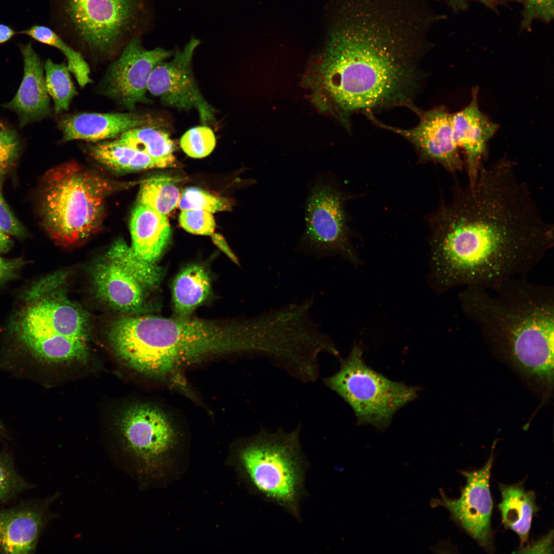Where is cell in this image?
<instances>
[{
    "mask_svg": "<svg viewBox=\"0 0 554 554\" xmlns=\"http://www.w3.org/2000/svg\"><path fill=\"white\" fill-rule=\"evenodd\" d=\"M90 153L101 164L120 172L171 167L176 165L175 161L152 157L115 140L95 145L91 147Z\"/></svg>",
    "mask_w": 554,
    "mask_h": 554,
    "instance_id": "cell-23",
    "label": "cell"
},
{
    "mask_svg": "<svg viewBox=\"0 0 554 554\" xmlns=\"http://www.w3.org/2000/svg\"><path fill=\"white\" fill-rule=\"evenodd\" d=\"M336 12L305 77L313 103L347 128L355 113L405 107L417 114L420 63L442 14L426 0H339Z\"/></svg>",
    "mask_w": 554,
    "mask_h": 554,
    "instance_id": "cell-1",
    "label": "cell"
},
{
    "mask_svg": "<svg viewBox=\"0 0 554 554\" xmlns=\"http://www.w3.org/2000/svg\"><path fill=\"white\" fill-rule=\"evenodd\" d=\"M11 246V240L8 234L0 227V252L8 251Z\"/></svg>",
    "mask_w": 554,
    "mask_h": 554,
    "instance_id": "cell-42",
    "label": "cell"
},
{
    "mask_svg": "<svg viewBox=\"0 0 554 554\" xmlns=\"http://www.w3.org/2000/svg\"><path fill=\"white\" fill-rule=\"evenodd\" d=\"M4 174H0V227L7 234L22 237L25 234V229L12 213L3 196L2 186Z\"/></svg>",
    "mask_w": 554,
    "mask_h": 554,
    "instance_id": "cell-36",
    "label": "cell"
},
{
    "mask_svg": "<svg viewBox=\"0 0 554 554\" xmlns=\"http://www.w3.org/2000/svg\"><path fill=\"white\" fill-rule=\"evenodd\" d=\"M18 32L9 25L0 24V44L9 41Z\"/></svg>",
    "mask_w": 554,
    "mask_h": 554,
    "instance_id": "cell-41",
    "label": "cell"
},
{
    "mask_svg": "<svg viewBox=\"0 0 554 554\" xmlns=\"http://www.w3.org/2000/svg\"><path fill=\"white\" fill-rule=\"evenodd\" d=\"M199 44V39L192 38L171 61L157 63L149 77L147 90L160 97L165 105L196 109L205 125L214 120L215 111L201 94L192 70L193 53Z\"/></svg>",
    "mask_w": 554,
    "mask_h": 554,
    "instance_id": "cell-12",
    "label": "cell"
},
{
    "mask_svg": "<svg viewBox=\"0 0 554 554\" xmlns=\"http://www.w3.org/2000/svg\"><path fill=\"white\" fill-rule=\"evenodd\" d=\"M419 123L410 129L386 125L373 114L367 117L379 127L392 131L408 141L415 148L420 160L442 165L449 172H462L464 163L453 136L452 114L444 107L421 111Z\"/></svg>",
    "mask_w": 554,
    "mask_h": 554,
    "instance_id": "cell-14",
    "label": "cell"
},
{
    "mask_svg": "<svg viewBox=\"0 0 554 554\" xmlns=\"http://www.w3.org/2000/svg\"><path fill=\"white\" fill-rule=\"evenodd\" d=\"M19 47L24 60L23 80L14 97L4 107L18 114L19 126L23 127L50 115L51 110L40 58L31 42Z\"/></svg>",
    "mask_w": 554,
    "mask_h": 554,
    "instance_id": "cell-18",
    "label": "cell"
},
{
    "mask_svg": "<svg viewBox=\"0 0 554 554\" xmlns=\"http://www.w3.org/2000/svg\"><path fill=\"white\" fill-rule=\"evenodd\" d=\"M129 275L138 282L145 289L156 287L162 276L161 268L154 263L138 258L130 246L122 240L113 243L106 255Z\"/></svg>",
    "mask_w": 554,
    "mask_h": 554,
    "instance_id": "cell-26",
    "label": "cell"
},
{
    "mask_svg": "<svg viewBox=\"0 0 554 554\" xmlns=\"http://www.w3.org/2000/svg\"><path fill=\"white\" fill-rule=\"evenodd\" d=\"M148 115L137 112H83L61 119L58 126L65 141L81 140L89 142L117 138L131 129L153 125Z\"/></svg>",
    "mask_w": 554,
    "mask_h": 554,
    "instance_id": "cell-17",
    "label": "cell"
},
{
    "mask_svg": "<svg viewBox=\"0 0 554 554\" xmlns=\"http://www.w3.org/2000/svg\"><path fill=\"white\" fill-rule=\"evenodd\" d=\"M502 500L498 507L506 529L519 536L521 546L528 541L531 521L539 508L533 491L526 490L521 483L507 485L500 483Z\"/></svg>",
    "mask_w": 554,
    "mask_h": 554,
    "instance_id": "cell-22",
    "label": "cell"
},
{
    "mask_svg": "<svg viewBox=\"0 0 554 554\" xmlns=\"http://www.w3.org/2000/svg\"><path fill=\"white\" fill-rule=\"evenodd\" d=\"M20 149L16 132L0 123V174L4 173L15 162Z\"/></svg>",
    "mask_w": 554,
    "mask_h": 554,
    "instance_id": "cell-35",
    "label": "cell"
},
{
    "mask_svg": "<svg viewBox=\"0 0 554 554\" xmlns=\"http://www.w3.org/2000/svg\"><path fill=\"white\" fill-rule=\"evenodd\" d=\"M108 336L124 363L138 372L161 379L210 357L248 353L252 342L245 320L223 324L179 316L121 317L111 323Z\"/></svg>",
    "mask_w": 554,
    "mask_h": 554,
    "instance_id": "cell-4",
    "label": "cell"
},
{
    "mask_svg": "<svg viewBox=\"0 0 554 554\" xmlns=\"http://www.w3.org/2000/svg\"><path fill=\"white\" fill-rule=\"evenodd\" d=\"M172 54L161 48L146 49L140 36L133 37L108 68L103 81V94L131 110L137 103H149L146 93L150 75L157 63Z\"/></svg>",
    "mask_w": 554,
    "mask_h": 554,
    "instance_id": "cell-13",
    "label": "cell"
},
{
    "mask_svg": "<svg viewBox=\"0 0 554 554\" xmlns=\"http://www.w3.org/2000/svg\"><path fill=\"white\" fill-rule=\"evenodd\" d=\"M2 174V173H1Z\"/></svg>",
    "mask_w": 554,
    "mask_h": 554,
    "instance_id": "cell-44",
    "label": "cell"
},
{
    "mask_svg": "<svg viewBox=\"0 0 554 554\" xmlns=\"http://www.w3.org/2000/svg\"><path fill=\"white\" fill-rule=\"evenodd\" d=\"M47 92L53 99L56 114L68 110L77 92L72 81L70 70L65 62L56 64L48 58L45 64Z\"/></svg>",
    "mask_w": 554,
    "mask_h": 554,
    "instance_id": "cell-29",
    "label": "cell"
},
{
    "mask_svg": "<svg viewBox=\"0 0 554 554\" xmlns=\"http://www.w3.org/2000/svg\"><path fill=\"white\" fill-rule=\"evenodd\" d=\"M211 236L213 243L222 251H223L234 263L238 265H239L240 263L238 258L229 248L227 243L226 242L225 239L223 238V236L219 233H213L211 235Z\"/></svg>",
    "mask_w": 554,
    "mask_h": 554,
    "instance_id": "cell-40",
    "label": "cell"
},
{
    "mask_svg": "<svg viewBox=\"0 0 554 554\" xmlns=\"http://www.w3.org/2000/svg\"><path fill=\"white\" fill-rule=\"evenodd\" d=\"M17 32L59 50L66 57L68 68L80 87H84L92 82L89 65L82 54L67 44L56 31L46 26L34 25Z\"/></svg>",
    "mask_w": 554,
    "mask_h": 554,
    "instance_id": "cell-27",
    "label": "cell"
},
{
    "mask_svg": "<svg viewBox=\"0 0 554 554\" xmlns=\"http://www.w3.org/2000/svg\"><path fill=\"white\" fill-rule=\"evenodd\" d=\"M91 279L96 295L111 308L127 313L143 308L145 288L106 255L93 266Z\"/></svg>",
    "mask_w": 554,
    "mask_h": 554,
    "instance_id": "cell-19",
    "label": "cell"
},
{
    "mask_svg": "<svg viewBox=\"0 0 554 554\" xmlns=\"http://www.w3.org/2000/svg\"><path fill=\"white\" fill-rule=\"evenodd\" d=\"M494 460L493 450L484 465L472 471H460L466 479L459 498L451 499L440 489L441 498L431 501L434 507L442 506L450 513L451 519L485 550H493L491 516L493 508L489 480Z\"/></svg>",
    "mask_w": 554,
    "mask_h": 554,
    "instance_id": "cell-11",
    "label": "cell"
},
{
    "mask_svg": "<svg viewBox=\"0 0 554 554\" xmlns=\"http://www.w3.org/2000/svg\"><path fill=\"white\" fill-rule=\"evenodd\" d=\"M454 13L466 10L470 2H478L491 10L498 12L502 6H506L509 0H443Z\"/></svg>",
    "mask_w": 554,
    "mask_h": 554,
    "instance_id": "cell-37",
    "label": "cell"
},
{
    "mask_svg": "<svg viewBox=\"0 0 554 554\" xmlns=\"http://www.w3.org/2000/svg\"><path fill=\"white\" fill-rule=\"evenodd\" d=\"M523 4L520 29L529 31L534 21L549 23L553 19L554 0H521Z\"/></svg>",
    "mask_w": 554,
    "mask_h": 554,
    "instance_id": "cell-34",
    "label": "cell"
},
{
    "mask_svg": "<svg viewBox=\"0 0 554 554\" xmlns=\"http://www.w3.org/2000/svg\"><path fill=\"white\" fill-rule=\"evenodd\" d=\"M215 137L213 131L204 125L192 128L186 131L180 140L181 148L188 156L202 158L214 149Z\"/></svg>",
    "mask_w": 554,
    "mask_h": 554,
    "instance_id": "cell-31",
    "label": "cell"
},
{
    "mask_svg": "<svg viewBox=\"0 0 554 554\" xmlns=\"http://www.w3.org/2000/svg\"><path fill=\"white\" fill-rule=\"evenodd\" d=\"M553 533L552 530L547 535L537 540L531 544L520 547L518 553H553Z\"/></svg>",
    "mask_w": 554,
    "mask_h": 554,
    "instance_id": "cell-38",
    "label": "cell"
},
{
    "mask_svg": "<svg viewBox=\"0 0 554 554\" xmlns=\"http://www.w3.org/2000/svg\"><path fill=\"white\" fill-rule=\"evenodd\" d=\"M179 223L186 231L199 235H211L215 227L212 213L200 209L182 210L179 215Z\"/></svg>",
    "mask_w": 554,
    "mask_h": 554,
    "instance_id": "cell-33",
    "label": "cell"
},
{
    "mask_svg": "<svg viewBox=\"0 0 554 554\" xmlns=\"http://www.w3.org/2000/svg\"><path fill=\"white\" fill-rule=\"evenodd\" d=\"M46 521L44 510L33 506L0 510V552H32Z\"/></svg>",
    "mask_w": 554,
    "mask_h": 554,
    "instance_id": "cell-20",
    "label": "cell"
},
{
    "mask_svg": "<svg viewBox=\"0 0 554 554\" xmlns=\"http://www.w3.org/2000/svg\"><path fill=\"white\" fill-rule=\"evenodd\" d=\"M120 185L74 163L50 169L39 192L44 229L62 246L82 243L100 229L107 197Z\"/></svg>",
    "mask_w": 554,
    "mask_h": 554,
    "instance_id": "cell-5",
    "label": "cell"
},
{
    "mask_svg": "<svg viewBox=\"0 0 554 554\" xmlns=\"http://www.w3.org/2000/svg\"><path fill=\"white\" fill-rule=\"evenodd\" d=\"M26 486L25 481L15 471L10 458L0 452V502L14 497Z\"/></svg>",
    "mask_w": 554,
    "mask_h": 554,
    "instance_id": "cell-32",
    "label": "cell"
},
{
    "mask_svg": "<svg viewBox=\"0 0 554 554\" xmlns=\"http://www.w3.org/2000/svg\"><path fill=\"white\" fill-rule=\"evenodd\" d=\"M120 426L128 451L147 465L156 462L176 442V431L171 420L154 406L140 404L129 408Z\"/></svg>",
    "mask_w": 554,
    "mask_h": 554,
    "instance_id": "cell-15",
    "label": "cell"
},
{
    "mask_svg": "<svg viewBox=\"0 0 554 554\" xmlns=\"http://www.w3.org/2000/svg\"><path fill=\"white\" fill-rule=\"evenodd\" d=\"M344 197L332 185L316 183L306 209V228L301 240L304 250L316 256L340 254L357 263L344 208Z\"/></svg>",
    "mask_w": 554,
    "mask_h": 554,
    "instance_id": "cell-10",
    "label": "cell"
},
{
    "mask_svg": "<svg viewBox=\"0 0 554 554\" xmlns=\"http://www.w3.org/2000/svg\"><path fill=\"white\" fill-rule=\"evenodd\" d=\"M118 142L149 156L160 160L175 161L174 145L168 134L153 125L137 127L116 138Z\"/></svg>",
    "mask_w": 554,
    "mask_h": 554,
    "instance_id": "cell-25",
    "label": "cell"
},
{
    "mask_svg": "<svg viewBox=\"0 0 554 554\" xmlns=\"http://www.w3.org/2000/svg\"><path fill=\"white\" fill-rule=\"evenodd\" d=\"M301 427L286 432L263 428L246 442L238 459L246 478L263 499L278 505L298 520L307 495L308 462L300 443Z\"/></svg>",
    "mask_w": 554,
    "mask_h": 554,
    "instance_id": "cell-6",
    "label": "cell"
},
{
    "mask_svg": "<svg viewBox=\"0 0 554 554\" xmlns=\"http://www.w3.org/2000/svg\"><path fill=\"white\" fill-rule=\"evenodd\" d=\"M177 205L182 210L200 209L211 213L231 209V204L227 199L214 196L194 187L183 190Z\"/></svg>",
    "mask_w": 554,
    "mask_h": 554,
    "instance_id": "cell-30",
    "label": "cell"
},
{
    "mask_svg": "<svg viewBox=\"0 0 554 554\" xmlns=\"http://www.w3.org/2000/svg\"><path fill=\"white\" fill-rule=\"evenodd\" d=\"M458 298L465 316L485 337L506 350L521 369L543 382H552V286L522 277L493 289L465 287Z\"/></svg>",
    "mask_w": 554,
    "mask_h": 554,
    "instance_id": "cell-3",
    "label": "cell"
},
{
    "mask_svg": "<svg viewBox=\"0 0 554 554\" xmlns=\"http://www.w3.org/2000/svg\"><path fill=\"white\" fill-rule=\"evenodd\" d=\"M429 223L431 277L439 292L493 289L526 277L553 246V225L506 158L483 164L476 180L456 187Z\"/></svg>",
    "mask_w": 554,
    "mask_h": 554,
    "instance_id": "cell-2",
    "label": "cell"
},
{
    "mask_svg": "<svg viewBox=\"0 0 554 554\" xmlns=\"http://www.w3.org/2000/svg\"><path fill=\"white\" fill-rule=\"evenodd\" d=\"M130 227V246L133 252L142 260L154 263L171 238V230L166 216L137 204L131 214Z\"/></svg>",
    "mask_w": 554,
    "mask_h": 554,
    "instance_id": "cell-21",
    "label": "cell"
},
{
    "mask_svg": "<svg viewBox=\"0 0 554 554\" xmlns=\"http://www.w3.org/2000/svg\"><path fill=\"white\" fill-rule=\"evenodd\" d=\"M50 1L56 31L98 56L111 55L140 36L145 22V0Z\"/></svg>",
    "mask_w": 554,
    "mask_h": 554,
    "instance_id": "cell-7",
    "label": "cell"
},
{
    "mask_svg": "<svg viewBox=\"0 0 554 554\" xmlns=\"http://www.w3.org/2000/svg\"><path fill=\"white\" fill-rule=\"evenodd\" d=\"M180 195V190L172 177L155 176L142 182L137 204L165 215L177 205Z\"/></svg>",
    "mask_w": 554,
    "mask_h": 554,
    "instance_id": "cell-28",
    "label": "cell"
},
{
    "mask_svg": "<svg viewBox=\"0 0 554 554\" xmlns=\"http://www.w3.org/2000/svg\"><path fill=\"white\" fill-rule=\"evenodd\" d=\"M341 361L340 369L323 382L349 405L359 424L384 429L398 410L418 397V387L391 381L368 367L358 346Z\"/></svg>",
    "mask_w": 554,
    "mask_h": 554,
    "instance_id": "cell-9",
    "label": "cell"
},
{
    "mask_svg": "<svg viewBox=\"0 0 554 554\" xmlns=\"http://www.w3.org/2000/svg\"><path fill=\"white\" fill-rule=\"evenodd\" d=\"M4 426L3 425V424L1 423V422L0 421V430H4Z\"/></svg>",
    "mask_w": 554,
    "mask_h": 554,
    "instance_id": "cell-43",
    "label": "cell"
},
{
    "mask_svg": "<svg viewBox=\"0 0 554 554\" xmlns=\"http://www.w3.org/2000/svg\"><path fill=\"white\" fill-rule=\"evenodd\" d=\"M23 263L20 259L8 260L0 255V283L12 278Z\"/></svg>",
    "mask_w": 554,
    "mask_h": 554,
    "instance_id": "cell-39",
    "label": "cell"
},
{
    "mask_svg": "<svg viewBox=\"0 0 554 554\" xmlns=\"http://www.w3.org/2000/svg\"><path fill=\"white\" fill-rule=\"evenodd\" d=\"M210 290L209 276L204 268L196 264L185 268L173 285V301L177 316L188 317L207 299Z\"/></svg>",
    "mask_w": 554,
    "mask_h": 554,
    "instance_id": "cell-24",
    "label": "cell"
},
{
    "mask_svg": "<svg viewBox=\"0 0 554 554\" xmlns=\"http://www.w3.org/2000/svg\"><path fill=\"white\" fill-rule=\"evenodd\" d=\"M471 98L467 106L452 114L454 139L462 154L469 182L478 177L486 156L488 141L498 128L479 109L477 88L473 90Z\"/></svg>",
    "mask_w": 554,
    "mask_h": 554,
    "instance_id": "cell-16",
    "label": "cell"
},
{
    "mask_svg": "<svg viewBox=\"0 0 554 554\" xmlns=\"http://www.w3.org/2000/svg\"><path fill=\"white\" fill-rule=\"evenodd\" d=\"M65 279L62 273L52 275L29 291L26 304L13 324L19 343L51 351L67 347L75 340L87 342V316L66 295L62 288Z\"/></svg>",
    "mask_w": 554,
    "mask_h": 554,
    "instance_id": "cell-8",
    "label": "cell"
}]
</instances>
